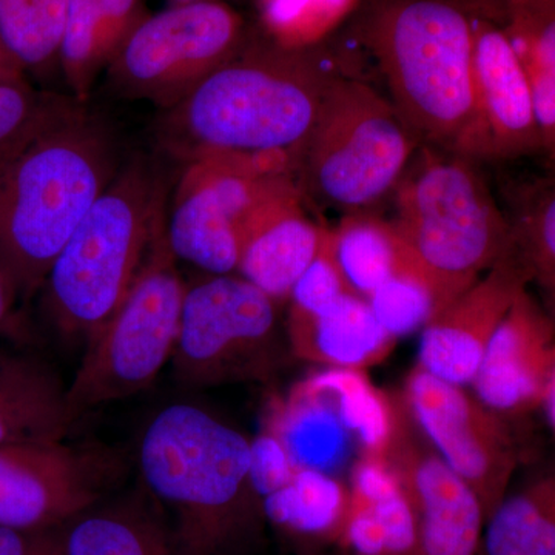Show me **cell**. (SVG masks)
Wrapping results in <instances>:
<instances>
[{"label":"cell","instance_id":"cell-1","mask_svg":"<svg viewBox=\"0 0 555 555\" xmlns=\"http://www.w3.org/2000/svg\"><path fill=\"white\" fill-rule=\"evenodd\" d=\"M312 51L251 42L164 112L159 139L175 158L233 156L278 173L299 170L335 78Z\"/></svg>","mask_w":555,"mask_h":555},{"label":"cell","instance_id":"cell-2","mask_svg":"<svg viewBox=\"0 0 555 555\" xmlns=\"http://www.w3.org/2000/svg\"><path fill=\"white\" fill-rule=\"evenodd\" d=\"M138 460L142 488L169 521L175 555H240L264 524L248 476L250 440L206 408L160 409Z\"/></svg>","mask_w":555,"mask_h":555},{"label":"cell","instance_id":"cell-3","mask_svg":"<svg viewBox=\"0 0 555 555\" xmlns=\"http://www.w3.org/2000/svg\"><path fill=\"white\" fill-rule=\"evenodd\" d=\"M119 167L115 138L82 104L0 177V273L17 298L43 286L57 254Z\"/></svg>","mask_w":555,"mask_h":555},{"label":"cell","instance_id":"cell-4","mask_svg":"<svg viewBox=\"0 0 555 555\" xmlns=\"http://www.w3.org/2000/svg\"><path fill=\"white\" fill-rule=\"evenodd\" d=\"M364 43L398 115L420 141L483 156L474 86V17L454 0H372Z\"/></svg>","mask_w":555,"mask_h":555},{"label":"cell","instance_id":"cell-5","mask_svg":"<svg viewBox=\"0 0 555 555\" xmlns=\"http://www.w3.org/2000/svg\"><path fill=\"white\" fill-rule=\"evenodd\" d=\"M166 182L147 159L119 167L43 283L47 310L62 334L89 341L118 309L166 217Z\"/></svg>","mask_w":555,"mask_h":555},{"label":"cell","instance_id":"cell-6","mask_svg":"<svg viewBox=\"0 0 555 555\" xmlns=\"http://www.w3.org/2000/svg\"><path fill=\"white\" fill-rule=\"evenodd\" d=\"M400 179L393 229L434 297V317L480 280L513 244L509 221L462 155L423 150Z\"/></svg>","mask_w":555,"mask_h":555},{"label":"cell","instance_id":"cell-7","mask_svg":"<svg viewBox=\"0 0 555 555\" xmlns=\"http://www.w3.org/2000/svg\"><path fill=\"white\" fill-rule=\"evenodd\" d=\"M166 221L156 225L126 298L87 341L65 390L72 425L93 409L147 389L173 356L185 283L167 243Z\"/></svg>","mask_w":555,"mask_h":555},{"label":"cell","instance_id":"cell-8","mask_svg":"<svg viewBox=\"0 0 555 555\" xmlns=\"http://www.w3.org/2000/svg\"><path fill=\"white\" fill-rule=\"evenodd\" d=\"M420 139L396 107L367 83L335 76L299 163L318 199L360 211L390 192Z\"/></svg>","mask_w":555,"mask_h":555},{"label":"cell","instance_id":"cell-9","mask_svg":"<svg viewBox=\"0 0 555 555\" xmlns=\"http://www.w3.org/2000/svg\"><path fill=\"white\" fill-rule=\"evenodd\" d=\"M292 356L278 302L240 275L185 284L171 363L179 385L268 383Z\"/></svg>","mask_w":555,"mask_h":555},{"label":"cell","instance_id":"cell-10","mask_svg":"<svg viewBox=\"0 0 555 555\" xmlns=\"http://www.w3.org/2000/svg\"><path fill=\"white\" fill-rule=\"evenodd\" d=\"M247 40L246 22L228 2L177 3L138 25L105 69L107 82L119 96L166 112Z\"/></svg>","mask_w":555,"mask_h":555},{"label":"cell","instance_id":"cell-11","mask_svg":"<svg viewBox=\"0 0 555 555\" xmlns=\"http://www.w3.org/2000/svg\"><path fill=\"white\" fill-rule=\"evenodd\" d=\"M288 182V175L254 160L233 156L190 160L166 221L171 254L208 275H232L238 270L248 218Z\"/></svg>","mask_w":555,"mask_h":555},{"label":"cell","instance_id":"cell-12","mask_svg":"<svg viewBox=\"0 0 555 555\" xmlns=\"http://www.w3.org/2000/svg\"><path fill=\"white\" fill-rule=\"evenodd\" d=\"M403 404L430 447L473 489L488 520L518 465L509 425L465 386L434 377L418 364L406 379Z\"/></svg>","mask_w":555,"mask_h":555},{"label":"cell","instance_id":"cell-13","mask_svg":"<svg viewBox=\"0 0 555 555\" xmlns=\"http://www.w3.org/2000/svg\"><path fill=\"white\" fill-rule=\"evenodd\" d=\"M122 473L115 449L65 441L0 448V526L57 528L102 502Z\"/></svg>","mask_w":555,"mask_h":555},{"label":"cell","instance_id":"cell-14","mask_svg":"<svg viewBox=\"0 0 555 555\" xmlns=\"http://www.w3.org/2000/svg\"><path fill=\"white\" fill-rule=\"evenodd\" d=\"M383 459L396 470L415 518V555H478L485 528L480 500L430 447L403 400Z\"/></svg>","mask_w":555,"mask_h":555},{"label":"cell","instance_id":"cell-15","mask_svg":"<svg viewBox=\"0 0 555 555\" xmlns=\"http://www.w3.org/2000/svg\"><path fill=\"white\" fill-rule=\"evenodd\" d=\"M531 281V269L513 240L488 269V275L452 299L423 327L416 364L443 382L470 385L496 327Z\"/></svg>","mask_w":555,"mask_h":555},{"label":"cell","instance_id":"cell-16","mask_svg":"<svg viewBox=\"0 0 555 555\" xmlns=\"http://www.w3.org/2000/svg\"><path fill=\"white\" fill-rule=\"evenodd\" d=\"M554 374V321L524 288L492 335L470 385L496 414L521 415L540 409Z\"/></svg>","mask_w":555,"mask_h":555},{"label":"cell","instance_id":"cell-17","mask_svg":"<svg viewBox=\"0 0 555 555\" xmlns=\"http://www.w3.org/2000/svg\"><path fill=\"white\" fill-rule=\"evenodd\" d=\"M473 69L483 156L507 158L542 149L524 67L495 22L474 17Z\"/></svg>","mask_w":555,"mask_h":555},{"label":"cell","instance_id":"cell-18","mask_svg":"<svg viewBox=\"0 0 555 555\" xmlns=\"http://www.w3.org/2000/svg\"><path fill=\"white\" fill-rule=\"evenodd\" d=\"M323 235L302 210L297 185L288 182L248 218L236 272L281 305L317 257Z\"/></svg>","mask_w":555,"mask_h":555},{"label":"cell","instance_id":"cell-19","mask_svg":"<svg viewBox=\"0 0 555 555\" xmlns=\"http://www.w3.org/2000/svg\"><path fill=\"white\" fill-rule=\"evenodd\" d=\"M350 506L338 545L352 555H415V518L396 470L361 455L350 470Z\"/></svg>","mask_w":555,"mask_h":555},{"label":"cell","instance_id":"cell-20","mask_svg":"<svg viewBox=\"0 0 555 555\" xmlns=\"http://www.w3.org/2000/svg\"><path fill=\"white\" fill-rule=\"evenodd\" d=\"M286 335L292 357L357 371L382 363L397 343L379 326L366 299L353 292L323 312L288 313Z\"/></svg>","mask_w":555,"mask_h":555},{"label":"cell","instance_id":"cell-21","mask_svg":"<svg viewBox=\"0 0 555 555\" xmlns=\"http://www.w3.org/2000/svg\"><path fill=\"white\" fill-rule=\"evenodd\" d=\"M149 16L144 0H67L60 69L76 101L86 104L101 73Z\"/></svg>","mask_w":555,"mask_h":555},{"label":"cell","instance_id":"cell-22","mask_svg":"<svg viewBox=\"0 0 555 555\" xmlns=\"http://www.w3.org/2000/svg\"><path fill=\"white\" fill-rule=\"evenodd\" d=\"M65 555H175L166 514L144 488L61 526Z\"/></svg>","mask_w":555,"mask_h":555},{"label":"cell","instance_id":"cell-23","mask_svg":"<svg viewBox=\"0 0 555 555\" xmlns=\"http://www.w3.org/2000/svg\"><path fill=\"white\" fill-rule=\"evenodd\" d=\"M67 386L42 361L0 358V448L65 441Z\"/></svg>","mask_w":555,"mask_h":555},{"label":"cell","instance_id":"cell-24","mask_svg":"<svg viewBox=\"0 0 555 555\" xmlns=\"http://www.w3.org/2000/svg\"><path fill=\"white\" fill-rule=\"evenodd\" d=\"M266 524L302 555L338 545L349 516V486L338 477L298 469L284 488L262 500Z\"/></svg>","mask_w":555,"mask_h":555},{"label":"cell","instance_id":"cell-25","mask_svg":"<svg viewBox=\"0 0 555 555\" xmlns=\"http://www.w3.org/2000/svg\"><path fill=\"white\" fill-rule=\"evenodd\" d=\"M268 433L281 441L298 469L334 477L349 466L357 448L331 401L298 386L273 408Z\"/></svg>","mask_w":555,"mask_h":555},{"label":"cell","instance_id":"cell-26","mask_svg":"<svg viewBox=\"0 0 555 555\" xmlns=\"http://www.w3.org/2000/svg\"><path fill=\"white\" fill-rule=\"evenodd\" d=\"M331 401L361 455L383 459L397 423V401L372 385L363 371L327 367L298 383Z\"/></svg>","mask_w":555,"mask_h":555},{"label":"cell","instance_id":"cell-27","mask_svg":"<svg viewBox=\"0 0 555 555\" xmlns=\"http://www.w3.org/2000/svg\"><path fill=\"white\" fill-rule=\"evenodd\" d=\"M331 233L338 268L361 298L371 297L398 272L418 270L392 222L353 211Z\"/></svg>","mask_w":555,"mask_h":555},{"label":"cell","instance_id":"cell-28","mask_svg":"<svg viewBox=\"0 0 555 555\" xmlns=\"http://www.w3.org/2000/svg\"><path fill=\"white\" fill-rule=\"evenodd\" d=\"M485 555H555V478L505 496L486 520Z\"/></svg>","mask_w":555,"mask_h":555},{"label":"cell","instance_id":"cell-29","mask_svg":"<svg viewBox=\"0 0 555 555\" xmlns=\"http://www.w3.org/2000/svg\"><path fill=\"white\" fill-rule=\"evenodd\" d=\"M67 0H0V43L21 72L60 68Z\"/></svg>","mask_w":555,"mask_h":555},{"label":"cell","instance_id":"cell-30","mask_svg":"<svg viewBox=\"0 0 555 555\" xmlns=\"http://www.w3.org/2000/svg\"><path fill=\"white\" fill-rule=\"evenodd\" d=\"M506 33L528 79L542 147L555 144V20L554 9L524 13L506 22Z\"/></svg>","mask_w":555,"mask_h":555},{"label":"cell","instance_id":"cell-31","mask_svg":"<svg viewBox=\"0 0 555 555\" xmlns=\"http://www.w3.org/2000/svg\"><path fill=\"white\" fill-rule=\"evenodd\" d=\"M82 105L35 89L27 78L0 82V177L33 142Z\"/></svg>","mask_w":555,"mask_h":555},{"label":"cell","instance_id":"cell-32","mask_svg":"<svg viewBox=\"0 0 555 555\" xmlns=\"http://www.w3.org/2000/svg\"><path fill=\"white\" fill-rule=\"evenodd\" d=\"M516 221H509L514 244L546 292L555 288V195L550 182H537L516 196Z\"/></svg>","mask_w":555,"mask_h":555},{"label":"cell","instance_id":"cell-33","mask_svg":"<svg viewBox=\"0 0 555 555\" xmlns=\"http://www.w3.org/2000/svg\"><path fill=\"white\" fill-rule=\"evenodd\" d=\"M366 301L379 326L396 339L425 327L434 315L433 292L416 269L390 276Z\"/></svg>","mask_w":555,"mask_h":555},{"label":"cell","instance_id":"cell-34","mask_svg":"<svg viewBox=\"0 0 555 555\" xmlns=\"http://www.w3.org/2000/svg\"><path fill=\"white\" fill-rule=\"evenodd\" d=\"M353 0H264L269 27L276 42L302 47L345 16Z\"/></svg>","mask_w":555,"mask_h":555},{"label":"cell","instance_id":"cell-35","mask_svg":"<svg viewBox=\"0 0 555 555\" xmlns=\"http://www.w3.org/2000/svg\"><path fill=\"white\" fill-rule=\"evenodd\" d=\"M349 292H352V288L346 283L335 259L332 233L324 230L317 257L312 259L309 268L292 288L291 298H288L292 301L291 313L313 315V313L323 312Z\"/></svg>","mask_w":555,"mask_h":555},{"label":"cell","instance_id":"cell-36","mask_svg":"<svg viewBox=\"0 0 555 555\" xmlns=\"http://www.w3.org/2000/svg\"><path fill=\"white\" fill-rule=\"evenodd\" d=\"M298 467L294 465L286 449L273 434L262 433L250 440V476L251 488L258 499L273 494L284 488L295 477Z\"/></svg>","mask_w":555,"mask_h":555},{"label":"cell","instance_id":"cell-37","mask_svg":"<svg viewBox=\"0 0 555 555\" xmlns=\"http://www.w3.org/2000/svg\"><path fill=\"white\" fill-rule=\"evenodd\" d=\"M0 555H65L61 526L49 529L0 526Z\"/></svg>","mask_w":555,"mask_h":555},{"label":"cell","instance_id":"cell-38","mask_svg":"<svg viewBox=\"0 0 555 555\" xmlns=\"http://www.w3.org/2000/svg\"><path fill=\"white\" fill-rule=\"evenodd\" d=\"M474 17L492 22L513 20L517 14L553 10L555 0H454Z\"/></svg>","mask_w":555,"mask_h":555},{"label":"cell","instance_id":"cell-39","mask_svg":"<svg viewBox=\"0 0 555 555\" xmlns=\"http://www.w3.org/2000/svg\"><path fill=\"white\" fill-rule=\"evenodd\" d=\"M17 295L10 286L7 278L0 273V334L10 335L13 338L21 337V321L17 318L14 305H16Z\"/></svg>","mask_w":555,"mask_h":555},{"label":"cell","instance_id":"cell-40","mask_svg":"<svg viewBox=\"0 0 555 555\" xmlns=\"http://www.w3.org/2000/svg\"><path fill=\"white\" fill-rule=\"evenodd\" d=\"M540 409H543L545 414L547 426H550L551 433L555 429V374L551 375L547 379L545 390H543L542 403Z\"/></svg>","mask_w":555,"mask_h":555},{"label":"cell","instance_id":"cell-41","mask_svg":"<svg viewBox=\"0 0 555 555\" xmlns=\"http://www.w3.org/2000/svg\"><path fill=\"white\" fill-rule=\"evenodd\" d=\"M21 78H27V76H25L24 73L21 72V68L14 64L13 60L9 56V53L3 49L2 43H0V82Z\"/></svg>","mask_w":555,"mask_h":555},{"label":"cell","instance_id":"cell-42","mask_svg":"<svg viewBox=\"0 0 555 555\" xmlns=\"http://www.w3.org/2000/svg\"><path fill=\"white\" fill-rule=\"evenodd\" d=\"M177 3H190V2H210V0H175ZM225 2V0H222Z\"/></svg>","mask_w":555,"mask_h":555},{"label":"cell","instance_id":"cell-43","mask_svg":"<svg viewBox=\"0 0 555 555\" xmlns=\"http://www.w3.org/2000/svg\"><path fill=\"white\" fill-rule=\"evenodd\" d=\"M315 555H321V554H315ZM337 555H352V554L341 553V554H337Z\"/></svg>","mask_w":555,"mask_h":555},{"label":"cell","instance_id":"cell-44","mask_svg":"<svg viewBox=\"0 0 555 555\" xmlns=\"http://www.w3.org/2000/svg\"><path fill=\"white\" fill-rule=\"evenodd\" d=\"M0 358H2V357H0Z\"/></svg>","mask_w":555,"mask_h":555}]
</instances>
